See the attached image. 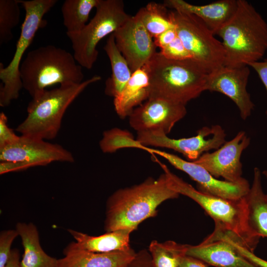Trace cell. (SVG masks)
<instances>
[{
    "mask_svg": "<svg viewBox=\"0 0 267 267\" xmlns=\"http://www.w3.org/2000/svg\"><path fill=\"white\" fill-rule=\"evenodd\" d=\"M179 195L169 187L164 173L157 179L148 178L139 184L119 189L107 200L104 230H135L143 221L157 215L161 203Z\"/></svg>",
    "mask_w": 267,
    "mask_h": 267,
    "instance_id": "1",
    "label": "cell"
},
{
    "mask_svg": "<svg viewBox=\"0 0 267 267\" xmlns=\"http://www.w3.org/2000/svg\"><path fill=\"white\" fill-rule=\"evenodd\" d=\"M216 35L222 40L227 67L248 66L267 50V23L246 0H238L235 13Z\"/></svg>",
    "mask_w": 267,
    "mask_h": 267,
    "instance_id": "2",
    "label": "cell"
},
{
    "mask_svg": "<svg viewBox=\"0 0 267 267\" xmlns=\"http://www.w3.org/2000/svg\"><path fill=\"white\" fill-rule=\"evenodd\" d=\"M146 66L149 97L163 98L186 105L207 90L210 72L193 59L172 60L157 52Z\"/></svg>",
    "mask_w": 267,
    "mask_h": 267,
    "instance_id": "3",
    "label": "cell"
},
{
    "mask_svg": "<svg viewBox=\"0 0 267 267\" xmlns=\"http://www.w3.org/2000/svg\"><path fill=\"white\" fill-rule=\"evenodd\" d=\"M158 163L164 171L169 187L198 203L214 221V230L232 235L243 246L254 252L260 238L253 233L249 226L244 197L230 200L204 193L174 174L166 165L160 162Z\"/></svg>",
    "mask_w": 267,
    "mask_h": 267,
    "instance_id": "4",
    "label": "cell"
},
{
    "mask_svg": "<svg viewBox=\"0 0 267 267\" xmlns=\"http://www.w3.org/2000/svg\"><path fill=\"white\" fill-rule=\"evenodd\" d=\"M82 67L65 49L53 45L40 46L29 51L21 63L23 88L33 98L56 84H80L84 79Z\"/></svg>",
    "mask_w": 267,
    "mask_h": 267,
    "instance_id": "5",
    "label": "cell"
},
{
    "mask_svg": "<svg viewBox=\"0 0 267 267\" xmlns=\"http://www.w3.org/2000/svg\"><path fill=\"white\" fill-rule=\"evenodd\" d=\"M101 79L94 76L80 84L44 90L29 102L27 117L15 130L22 135L44 140L54 138L68 107L89 85Z\"/></svg>",
    "mask_w": 267,
    "mask_h": 267,
    "instance_id": "6",
    "label": "cell"
},
{
    "mask_svg": "<svg viewBox=\"0 0 267 267\" xmlns=\"http://www.w3.org/2000/svg\"><path fill=\"white\" fill-rule=\"evenodd\" d=\"M57 2V0H19L25 11V18L12 59L5 67L0 63V106H7L18 98L23 88L20 74L22 57L38 31L46 26L47 22L44 17Z\"/></svg>",
    "mask_w": 267,
    "mask_h": 267,
    "instance_id": "7",
    "label": "cell"
},
{
    "mask_svg": "<svg viewBox=\"0 0 267 267\" xmlns=\"http://www.w3.org/2000/svg\"><path fill=\"white\" fill-rule=\"evenodd\" d=\"M95 9L94 16L82 30L66 33L75 60L87 69H91L97 59L99 42L114 33L131 16L126 12L121 0H100Z\"/></svg>",
    "mask_w": 267,
    "mask_h": 267,
    "instance_id": "8",
    "label": "cell"
},
{
    "mask_svg": "<svg viewBox=\"0 0 267 267\" xmlns=\"http://www.w3.org/2000/svg\"><path fill=\"white\" fill-rule=\"evenodd\" d=\"M178 37L193 59L209 72L224 66L225 51L222 42L196 16L176 10L170 11Z\"/></svg>",
    "mask_w": 267,
    "mask_h": 267,
    "instance_id": "9",
    "label": "cell"
},
{
    "mask_svg": "<svg viewBox=\"0 0 267 267\" xmlns=\"http://www.w3.org/2000/svg\"><path fill=\"white\" fill-rule=\"evenodd\" d=\"M226 134L219 125L205 126L196 135L179 139L171 138L160 131L137 132L136 140L142 145L172 149L182 154L188 160L194 161L202 154L218 149L225 142Z\"/></svg>",
    "mask_w": 267,
    "mask_h": 267,
    "instance_id": "10",
    "label": "cell"
},
{
    "mask_svg": "<svg viewBox=\"0 0 267 267\" xmlns=\"http://www.w3.org/2000/svg\"><path fill=\"white\" fill-rule=\"evenodd\" d=\"M74 160L72 154L59 144L22 135L15 142L0 148V161L16 162L21 171L53 162Z\"/></svg>",
    "mask_w": 267,
    "mask_h": 267,
    "instance_id": "11",
    "label": "cell"
},
{
    "mask_svg": "<svg viewBox=\"0 0 267 267\" xmlns=\"http://www.w3.org/2000/svg\"><path fill=\"white\" fill-rule=\"evenodd\" d=\"M146 151L152 155L160 156L175 168L187 174L197 182L198 190L204 193L225 199L237 200L243 198L250 189L249 183L244 178L235 182L219 180L194 162L187 161L175 154L149 147Z\"/></svg>",
    "mask_w": 267,
    "mask_h": 267,
    "instance_id": "12",
    "label": "cell"
},
{
    "mask_svg": "<svg viewBox=\"0 0 267 267\" xmlns=\"http://www.w3.org/2000/svg\"><path fill=\"white\" fill-rule=\"evenodd\" d=\"M187 113L185 105L161 97H149L129 116L137 132L160 131L168 134Z\"/></svg>",
    "mask_w": 267,
    "mask_h": 267,
    "instance_id": "13",
    "label": "cell"
},
{
    "mask_svg": "<svg viewBox=\"0 0 267 267\" xmlns=\"http://www.w3.org/2000/svg\"><path fill=\"white\" fill-rule=\"evenodd\" d=\"M113 34L116 46L132 73L147 64L157 52L153 38L136 14Z\"/></svg>",
    "mask_w": 267,
    "mask_h": 267,
    "instance_id": "14",
    "label": "cell"
},
{
    "mask_svg": "<svg viewBox=\"0 0 267 267\" xmlns=\"http://www.w3.org/2000/svg\"><path fill=\"white\" fill-rule=\"evenodd\" d=\"M250 143V137L244 131H240L216 151L205 153L193 162L204 168L216 178L222 177L226 181L238 182L243 178L241 156Z\"/></svg>",
    "mask_w": 267,
    "mask_h": 267,
    "instance_id": "15",
    "label": "cell"
},
{
    "mask_svg": "<svg viewBox=\"0 0 267 267\" xmlns=\"http://www.w3.org/2000/svg\"><path fill=\"white\" fill-rule=\"evenodd\" d=\"M186 255L216 267H259L238 251L229 234L216 230L200 244L188 245Z\"/></svg>",
    "mask_w": 267,
    "mask_h": 267,
    "instance_id": "16",
    "label": "cell"
},
{
    "mask_svg": "<svg viewBox=\"0 0 267 267\" xmlns=\"http://www.w3.org/2000/svg\"><path fill=\"white\" fill-rule=\"evenodd\" d=\"M249 75L248 66H223L210 73L207 85V90L220 92L231 99L244 120L250 116L254 107L247 90Z\"/></svg>",
    "mask_w": 267,
    "mask_h": 267,
    "instance_id": "17",
    "label": "cell"
},
{
    "mask_svg": "<svg viewBox=\"0 0 267 267\" xmlns=\"http://www.w3.org/2000/svg\"><path fill=\"white\" fill-rule=\"evenodd\" d=\"M136 254L132 248L125 251L92 252L74 241L64 249V257L58 259L57 267H127Z\"/></svg>",
    "mask_w": 267,
    "mask_h": 267,
    "instance_id": "18",
    "label": "cell"
},
{
    "mask_svg": "<svg viewBox=\"0 0 267 267\" xmlns=\"http://www.w3.org/2000/svg\"><path fill=\"white\" fill-rule=\"evenodd\" d=\"M163 4L167 8L196 16L216 35L235 13L238 0H219L201 5L183 0H166Z\"/></svg>",
    "mask_w": 267,
    "mask_h": 267,
    "instance_id": "19",
    "label": "cell"
},
{
    "mask_svg": "<svg viewBox=\"0 0 267 267\" xmlns=\"http://www.w3.org/2000/svg\"><path fill=\"white\" fill-rule=\"evenodd\" d=\"M150 96L149 78L146 65L135 70L122 91L114 98L117 115L124 119Z\"/></svg>",
    "mask_w": 267,
    "mask_h": 267,
    "instance_id": "20",
    "label": "cell"
},
{
    "mask_svg": "<svg viewBox=\"0 0 267 267\" xmlns=\"http://www.w3.org/2000/svg\"><path fill=\"white\" fill-rule=\"evenodd\" d=\"M244 199L251 230L259 238L267 237V193L263 190L261 173L258 168L254 169L252 184Z\"/></svg>",
    "mask_w": 267,
    "mask_h": 267,
    "instance_id": "21",
    "label": "cell"
},
{
    "mask_svg": "<svg viewBox=\"0 0 267 267\" xmlns=\"http://www.w3.org/2000/svg\"><path fill=\"white\" fill-rule=\"evenodd\" d=\"M134 230L132 228H123L106 232L99 236H91L71 229H68L79 247L95 253L125 251L131 249L130 234Z\"/></svg>",
    "mask_w": 267,
    "mask_h": 267,
    "instance_id": "22",
    "label": "cell"
},
{
    "mask_svg": "<svg viewBox=\"0 0 267 267\" xmlns=\"http://www.w3.org/2000/svg\"><path fill=\"white\" fill-rule=\"evenodd\" d=\"M16 230L24 248L21 267H57L58 259L48 255L41 246L39 232L35 224L18 222Z\"/></svg>",
    "mask_w": 267,
    "mask_h": 267,
    "instance_id": "23",
    "label": "cell"
},
{
    "mask_svg": "<svg viewBox=\"0 0 267 267\" xmlns=\"http://www.w3.org/2000/svg\"><path fill=\"white\" fill-rule=\"evenodd\" d=\"M104 50L110 60L112 71L110 77L105 83V93L115 98L125 88L132 76V72L116 46L113 34L108 36Z\"/></svg>",
    "mask_w": 267,
    "mask_h": 267,
    "instance_id": "24",
    "label": "cell"
},
{
    "mask_svg": "<svg viewBox=\"0 0 267 267\" xmlns=\"http://www.w3.org/2000/svg\"><path fill=\"white\" fill-rule=\"evenodd\" d=\"M100 0H65L61 10L66 33H76L88 24L89 14Z\"/></svg>",
    "mask_w": 267,
    "mask_h": 267,
    "instance_id": "25",
    "label": "cell"
},
{
    "mask_svg": "<svg viewBox=\"0 0 267 267\" xmlns=\"http://www.w3.org/2000/svg\"><path fill=\"white\" fill-rule=\"evenodd\" d=\"M167 8L163 3L152 1L141 8L136 13L153 39L175 27Z\"/></svg>",
    "mask_w": 267,
    "mask_h": 267,
    "instance_id": "26",
    "label": "cell"
},
{
    "mask_svg": "<svg viewBox=\"0 0 267 267\" xmlns=\"http://www.w3.org/2000/svg\"><path fill=\"white\" fill-rule=\"evenodd\" d=\"M187 245L171 240L163 243L152 241L148 251L152 267H178L182 258L186 255Z\"/></svg>",
    "mask_w": 267,
    "mask_h": 267,
    "instance_id": "27",
    "label": "cell"
},
{
    "mask_svg": "<svg viewBox=\"0 0 267 267\" xmlns=\"http://www.w3.org/2000/svg\"><path fill=\"white\" fill-rule=\"evenodd\" d=\"M99 146L105 153H114L124 148H134L145 150L146 147L140 143L130 132L119 128H113L105 131L99 142Z\"/></svg>",
    "mask_w": 267,
    "mask_h": 267,
    "instance_id": "28",
    "label": "cell"
},
{
    "mask_svg": "<svg viewBox=\"0 0 267 267\" xmlns=\"http://www.w3.org/2000/svg\"><path fill=\"white\" fill-rule=\"evenodd\" d=\"M19 0H0V44L13 38L12 30L20 21Z\"/></svg>",
    "mask_w": 267,
    "mask_h": 267,
    "instance_id": "29",
    "label": "cell"
},
{
    "mask_svg": "<svg viewBox=\"0 0 267 267\" xmlns=\"http://www.w3.org/2000/svg\"><path fill=\"white\" fill-rule=\"evenodd\" d=\"M160 53L165 58L172 60L192 59L191 55L178 36L168 45L160 49Z\"/></svg>",
    "mask_w": 267,
    "mask_h": 267,
    "instance_id": "30",
    "label": "cell"
},
{
    "mask_svg": "<svg viewBox=\"0 0 267 267\" xmlns=\"http://www.w3.org/2000/svg\"><path fill=\"white\" fill-rule=\"evenodd\" d=\"M19 235L17 230L7 229L0 233V267H4L11 253V246L14 239Z\"/></svg>",
    "mask_w": 267,
    "mask_h": 267,
    "instance_id": "31",
    "label": "cell"
},
{
    "mask_svg": "<svg viewBox=\"0 0 267 267\" xmlns=\"http://www.w3.org/2000/svg\"><path fill=\"white\" fill-rule=\"evenodd\" d=\"M7 117L3 112L0 113V148L10 144L16 140L19 136L16 135L7 124Z\"/></svg>",
    "mask_w": 267,
    "mask_h": 267,
    "instance_id": "32",
    "label": "cell"
},
{
    "mask_svg": "<svg viewBox=\"0 0 267 267\" xmlns=\"http://www.w3.org/2000/svg\"><path fill=\"white\" fill-rule=\"evenodd\" d=\"M127 267H153L149 251L143 249L136 253L134 258Z\"/></svg>",
    "mask_w": 267,
    "mask_h": 267,
    "instance_id": "33",
    "label": "cell"
},
{
    "mask_svg": "<svg viewBox=\"0 0 267 267\" xmlns=\"http://www.w3.org/2000/svg\"><path fill=\"white\" fill-rule=\"evenodd\" d=\"M177 36V31L175 27L167 30L154 38L155 44L157 47L162 49L172 42Z\"/></svg>",
    "mask_w": 267,
    "mask_h": 267,
    "instance_id": "34",
    "label": "cell"
},
{
    "mask_svg": "<svg viewBox=\"0 0 267 267\" xmlns=\"http://www.w3.org/2000/svg\"><path fill=\"white\" fill-rule=\"evenodd\" d=\"M234 244L238 251L250 262L259 267H267V261L256 256L253 252L233 240Z\"/></svg>",
    "mask_w": 267,
    "mask_h": 267,
    "instance_id": "35",
    "label": "cell"
},
{
    "mask_svg": "<svg viewBox=\"0 0 267 267\" xmlns=\"http://www.w3.org/2000/svg\"><path fill=\"white\" fill-rule=\"evenodd\" d=\"M248 66L251 67L257 72L267 92V58L262 61H258L251 63ZM266 114L267 115V110Z\"/></svg>",
    "mask_w": 267,
    "mask_h": 267,
    "instance_id": "36",
    "label": "cell"
},
{
    "mask_svg": "<svg viewBox=\"0 0 267 267\" xmlns=\"http://www.w3.org/2000/svg\"><path fill=\"white\" fill-rule=\"evenodd\" d=\"M178 267H208L202 261L195 258L185 255L183 256Z\"/></svg>",
    "mask_w": 267,
    "mask_h": 267,
    "instance_id": "37",
    "label": "cell"
},
{
    "mask_svg": "<svg viewBox=\"0 0 267 267\" xmlns=\"http://www.w3.org/2000/svg\"><path fill=\"white\" fill-rule=\"evenodd\" d=\"M20 261L19 251L16 249H13L4 267H21Z\"/></svg>",
    "mask_w": 267,
    "mask_h": 267,
    "instance_id": "38",
    "label": "cell"
},
{
    "mask_svg": "<svg viewBox=\"0 0 267 267\" xmlns=\"http://www.w3.org/2000/svg\"><path fill=\"white\" fill-rule=\"evenodd\" d=\"M262 173L265 176L267 179V170L264 171Z\"/></svg>",
    "mask_w": 267,
    "mask_h": 267,
    "instance_id": "39",
    "label": "cell"
}]
</instances>
